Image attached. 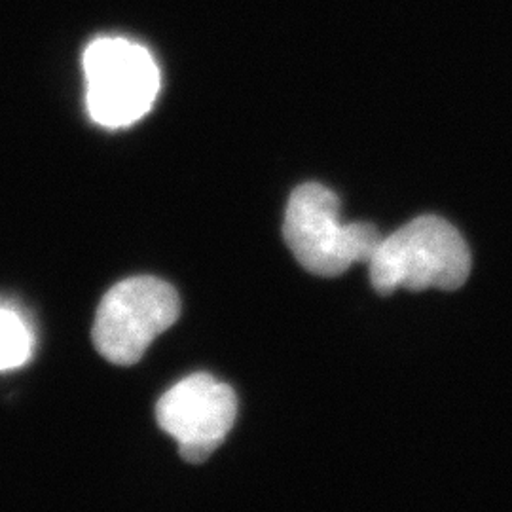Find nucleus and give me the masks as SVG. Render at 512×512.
<instances>
[{
	"mask_svg": "<svg viewBox=\"0 0 512 512\" xmlns=\"http://www.w3.org/2000/svg\"><path fill=\"white\" fill-rule=\"evenodd\" d=\"M366 264L372 287L382 296L397 289L456 291L471 274V251L456 226L423 215L380 239Z\"/></svg>",
	"mask_w": 512,
	"mask_h": 512,
	"instance_id": "f257e3e1",
	"label": "nucleus"
},
{
	"mask_svg": "<svg viewBox=\"0 0 512 512\" xmlns=\"http://www.w3.org/2000/svg\"><path fill=\"white\" fill-rule=\"evenodd\" d=\"M283 238L298 264L319 277H338L368 262L380 239L370 222H342L338 196L323 184L294 188L283 222Z\"/></svg>",
	"mask_w": 512,
	"mask_h": 512,
	"instance_id": "f03ea898",
	"label": "nucleus"
},
{
	"mask_svg": "<svg viewBox=\"0 0 512 512\" xmlns=\"http://www.w3.org/2000/svg\"><path fill=\"white\" fill-rule=\"evenodd\" d=\"M86 107L103 128L133 126L147 116L158 92L160 69L145 46L122 37L95 38L82 57Z\"/></svg>",
	"mask_w": 512,
	"mask_h": 512,
	"instance_id": "7ed1b4c3",
	"label": "nucleus"
},
{
	"mask_svg": "<svg viewBox=\"0 0 512 512\" xmlns=\"http://www.w3.org/2000/svg\"><path fill=\"white\" fill-rule=\"evenodd\" d=\"M179 315L181 298L164 279L129 277L103 296L93 321V348L112 365H135Z\"/></svg>",
	"mask_w": 512,
	"mask_h": 512,
	"instance_id": "20e7f679",
	"label": "nucleus"
},
{
	"mask_svg": "<svg viewBox=\"0 0 512 512\" xmlns=\"http://www.w3.org/2000/svg\"><path fill=\"white\" fill-rule=\"evenodd\" d=\"M236 414L234 389L203 372L173 385L156 404L158 425L179 442L181 458L188 463H203L217 452Z\"/></svg>",
	"mask_w": 512,
	"mask_h": 512,
	"instance_id": "39448f33",
	"label": "nucleus"
},
{
	"mask_svg": "<svg viewBox=\"0 0 512 512\" xmlns=\"http://www.w3.org/2000/svg\"><path fill=\"white\" fill-rule=\"evenodd\" d=\"M33 346V332L21 313L0 306V372L25 365L33 355Z\"/></svg>",
	"mask_w": 512,
	"mask_h": 512,
	"instance_id": "423d86ee",
	"label": "nucleus"
}]
</instances>
